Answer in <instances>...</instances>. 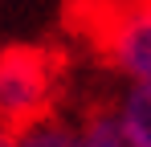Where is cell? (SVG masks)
I'll use <instances>...</instances> for the list:
<instances>
[{"instance_id": "obj_3", "label": "cell", "mask_w": 151, "mask_h": 147, "mask_svg": "<svg viewBox=\"0 0 151 147\" xmlns=\"http://www.w3.org/2000/svg\"><path fill=\"white\" fill-rule=\"evenodd\" d=\"M78 147H139L119 106H90L78 119Z\"/></svg>"}, {"instance_id": "obj_4", "label": "cell", "mask_w": 151, "mask_h": 147, "mask_svg": "<svg viewBox=\"0 0 151 147\" xmlns=\"http://www.w3.org/2000/svg\"><path fill=\"white\" fill-rule=\"evenodd\" d=\"M8 139H12V147H78V122H65V119H57V115H45V119L12 131Z\"/></svg>"}, {"instance_id": "obj_2", "label": "cell", "mask_w": 151, "mask_h": 147, "mask_svg": "<svg viewBox=\"0 0 151 147\" xmlns=\"http://www.w3.org/2000/svg\"><path fill=\"white\" fill-rule=\"evenodd\" d=\"M57 57L41 45H12L0 53V131H21L53 115Z\"/></svg>"}, {"instance_id": "obj_7", "label": "cell", "mask_w": 151, "mask_h": 147, "mask_svg": "<svg viewBox=\"0 0 151 147\" xmlns=\"http://www.w3.org/2000/svg\"><path fill=\"white\" fill-rule=\"evenodd\" d=\"M139 4H151V0H139Z\"/></svg>"}, {"instance_id": "obj_5", "label": "cell", "mask_w": 151, "mask_h": 147, "mask_svg": "<svg viewBox=\"0 0 151 147\" xmlns=\"http://www.w3.org/2000/svg\"><path fill=\"white\" fill-rule=\"evenodd\" d=\"M114 106L127 119L131 135L139 139V147H151V86H127Z\"/></svg>"}, {"instance_id": "obj_1", "label": "cell", "mask_w": 151, "mask_h": 147, "mask_svg": "<svg viewBox=\"0 0 151 147\" xmlns=\"http://www.w3.org/2000/svg\"><path fill=\"white\" fill-rule=\"evenodd\" d=\"M74 24L127 86H151V4L78 0Z\"/></svg>"}, {"instance_id": "obj_6", "label": "cell", "mask_w": 151, "mask_h": 147, "mask_svg": "<svg viewBox=\"0 0 151 147\" xmlns=\"http://www.w3.org/2000/svg\"><path fill=\"white\" fill-rule=\"evenodd\" d=\"M0 147H12V139H8V131H0Z\"/></svg>"}]
</instances>
